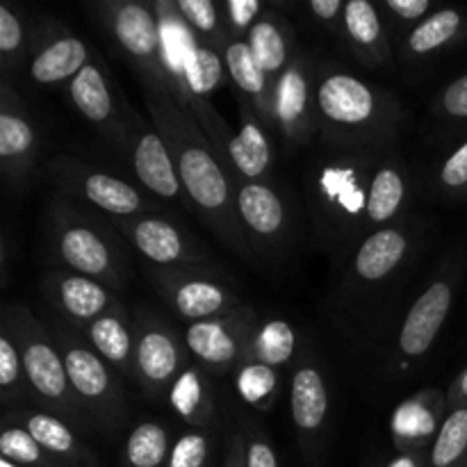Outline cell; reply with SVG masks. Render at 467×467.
Wrapping results in <instances>:
<instances>
[{
    "instance_id": "44",
    "label": "cell",
    "mask_w": 467,
    "mask_h": 467,
    "mask_svg": "<svg viewBox=\"0 0 467 467\" xmlns=\"http://www.w3.org/2000/svg\"><path fill=\"white\" fill-rule=\"evenodd\" d=\"M222 9L233 39H246L251 27L265 14L267 5L260 3V0H226V3H222Z\"/></svg>"
},
{
    "instance_id": "19",
    "label": "cell",
    "mask_w": 467,
    "mask_h": 467,
    "mask_svg": "<svg viewBox=\"0 0 467 467\" xmlns=\"http://www.w3.org/2000/svg\"><path fill=\"white\" fill-rule=\"evenodd\" d=\"M123 112L128 126V158L140 185L158 199L178 201L185 192L164 137L153 123L137 112L126 96H123Z\"/></svg>"
},
{
    "instance_id": "2",
    "label": "cell",
    "mask_w": 467,
    "mask_h": 467,
    "mask_svg": "<svg viewBox=\"0 0 467 467\" xmlns=\"http://www.w3.org/2000/svg\"><path fill=\"white\" fill-rule=\"evenodd\" d=\"M383 150L324 146L306 171L310 217L336 260H349L356 246L368 237L369 185Z\"/></svg>"
},
{
    "instance_id": "1",
    "label": "cell",
    "mask_w": 467,
    "mask_h": 467,
    "mask_svg": "<svg viewBox=\"0 0 467 467\" xmlns=\"http://www.w3.org/2000/svg\"><path fill=\"white\" fill-rule=\"evenodd\" d=\"M150 123L167 141L181 176L182 192L201 222L231 254L255 263L237 217V182L219 162L217 153L190 112L176 103L171 91L144 89Z\"/></svg>"
},
{
    "instance_id": "50",
    "label": "cell",
    "mask_w": 467,
    "mask_h": 467,
    "mask_svg": "<svg viewBox=\"0 0 467 467\" xmlns=\"http://www.w3.org/2000/svg\"><path fill=\"white\" fill-rule=\"evenodd\" d=\"M429 454L431 451H400L383 467H429Z\"/></svg>"
},
{
    "instance_id": "48",
    "label": "cell",
    "mask_w": 467,
    "mask_h": 467,
    "mask_svg": "<svg viewBox=\"0 0 467 467\" xmlns=\"http://www.w3.org/2000/svg\"><path fill=\"white\" fill-rule=\"evenodd\" d=\"M222 467H246L244 456V438H242L237 420L233 410L228 409V418L223 422V454Z\"/></svg>"
},
{
    "instance_id": "30",
    "label": "cell",
    "mask_w": 467,
    "mask_h": 467,
    "mask_svg": "<svg viewBox=\"0 0 467 467\" xmlns=\"http://www.w3.org/2000/svg\"><path fill=\"white\" fill-rule=\"evenodd\" d=\"M246 41H249L260 68H263L278 87V80H281L283 73L287 71V67L292 64L295 55L299 53L292 23L287 21L283 14H278L274 7H267L263 16L255 21V26L251 27Z\"/></svg>"
},
{
    "instance_id": "25",
    "label": "cell",
    "mask_w": 467,
    "mask_h": 467,
    "mask_svg": "<svg viewBox=\"0 0 467 467\" xmlns=\"http://www.w3.org/2000/svg\"><path fill=\"white\" fill-rule=\"evenodd\" d=\"M228 78L235 89V99L246 100L260 121L272 132L278 130L276 82L260 68L246 39H231L222 50Z\"/></svg>"
},
{
    "instance_id": "31",
    "label": "cell",
    "mask_w": 467,
    "mask_h": 467,
    "mask_svg": "<svg viewBox=\"0 0 467 467\" xmlns=\"http://www.w3.org/2000/svg\"><path fill=\"white\" fill-rule=\"evenodd\" d=\"M167 404L171 406L178 420L187 424V429H217L222 420L213 383L208 381L203 369L192 365H187L185 372L173 383Z\"/></svg>"
},
{
    "instance_id": "7",
    "label": "cell",
    "mask_w": 467,
    "mask_h": 467,
    "mask_svg": "<svg viewBox=\"0 0 467 467\" xmlns=\"http://www.w3.org/2000/svg\"><path fill=\"white\" fill-rule=\"evenodd\" d=\"M94 14L109 44L135 68L144 89L171 91V80L164 64L162 27L153 3L99 0L94 5Z\"/></svg>"
},
{
    "instance_id": "32",
    "label": "cell",
    "mask_w": 467,
    "mask_h": 467,
    "mask_svg": "<svg viewBox=\"0 0 467 467\" xmlns=\"http://www.w3.org/2000/svg\"><path fill=\"white\" fill-rule=\"evenodd\" d=\"M465 30V16L456 7H441L429 14L418 27L400 41V57L406 64H418L450 48Z\"/></svg>"
},
{
    "instance_id": "12",
    "label": "cell",
    "mask_w": 467,
    "mask_h": 467,
    "mask_svg": "<svg viewBox=\"0 0 467 467\" xmlns=\"http://www.w3.org/2000/svg\"><path fill=\"white\" fill-rule=\"evenodd\" d=\"M237 217L254 258H281L295 240V213L287 196L267 181L237 185Z\"/></svg>"
},
{
    "instance_id": "20",
    "label": "cell",
    "mask_w": 467,
    "mask_h": 467,
    "mask_svg": "<svg viewBox=\"0 0 467 467\" xmlns=\"http://www.w3.org/2000/svg\"><path fill=\"white\" fill-rule=\"evenodd\" d=\"M89 44L55 18H39L30 30L27 76L44 87L71 82L91 62Z\"/></svg>"
},
{
    "instance_id": "51",
    "label": "cell",
    "mask_w": 467,
    "mask_h": 467,
    "mask_svg": "<svg viewBox=\"0 0 467 467\" xmlns=\"http://www.w3.org/2000/svg\"><path fill=\"white\" fill-rule=\"evenodd\" d=\"M459 406H467V369L461 372L459 379L451 383L450 395H447V409L454 410L459 409ZM450 410H447V413H450Z\"/></svg>"
},
{
    "instance_id": "45",
    "label": "cell",
    "mask_w": 467,
    "mask_h": 467,
    "mask_svg": "<svg viewBox=\"0 0 467 467\" xmlns=\"http://www.w3.org/2000/svg\"><path fill=\"white\" fill-rule=\"evenodd\" d=\"M431 112L445 121H467V73L438 91Z\"/></svg>"
},
{
    "instance_id": "24",
    "label": "cell",
    "mask_w": 467,
    "mask_h": 467,
    "mask_svg": "<svg viewBox=\"0 0 467 467\" xmlns=\"http://www.w3.org/2000/svg\"><path fill=\"white\" fill-rule=\"evenodd\" d=\"M237 105H240V130L235 132L219 162L223 164V169L231 173L237 185L265 181L274 162V132L260 121L258 114L246 100L237 99Z\"/></svg>"
},
{
    "instance_id": "5",
    "label": "cell",
    "mask_w": 467,
    "mask_h": 467,
    "mask_svg": "<svg viewBox=\"0 0 467 467\" xmlns=\"http://www.w3.org/2000/svg\"><path fill=\"white\" fill-rule=\"evenodd\" d=\"M0 324L12 331L21 351L27 388L36 409L59 415L78 431H94L85 410L78 404L64 368L62 351L50 336V328L35 317L26 304H7L0 315Z\"/></svg>"
},
{
    "instance_id": "53",
    "label": "cell",
    "mask_w": 467,
    "mask_h": 467,
    "mask_svg": "<svg viewBox=\"0 0 467 467\" xmlns=\"http://www.w3.org/2000/svg\"><path fill=\"white\" fill-rule=\"evenodd\" d=\"M465 467H467V465H465Z\"/></svg>"
},
{
    "instance_id": "3",
    "label": "cell",
    "mask_w": 467,
    "mask_h": 467,
    "mask_svg": "<svg viewBox=\"0 0 467 467\" xmlns=\"http://www.w3.org/2000/svg\"><path fill=\"white\" fill-rule=\"evenodd\" d=\"M317 137L328 149H395L404 109L386 87L336 64H317Z\"/></svg>"
},
{
    "instance_id": "23",
    "label": "cell",
    "mask_w": 467,
    "mask_h": 467,
    "mask_svg": "<svg viewBox=\"0 0 467 467\" xmlns=\"http://www.w3.org/2000/svg\"><path fill=\"white\" fill-rule=\"evenodd\" d=\"M410 192H413V178H410L409 164L400 155L397 146L386 149L379 158L372 185H369L368 214H365L368 235L379 228L404 222V214L410 203Z\"/></svg>"
},
{
    "instance_id": "16",
    "label": "cell",
    "mask_w": 467,
    "mask_h": 467,
    "mask_svg": "<svg viewBox=\"0 0 467 467\" xmlns=\"http://www.w3.org/2000/svg\"><path fill=\"white\" fill-rule=\"evenodd\" d=\"M290 413L301 454L308 463H319L331 422V386L310 345L304 347L292 372Z\"/></svg>"
},
{
    "instance_id": "43",
    "label": "cell",
    "mask_w": 467,
    "mask_h": 467,
    "mask_svg": "<svg viewBox=\"0 0 467 467\" xmlns=\"http://www.w3.org/2000/svg\"><path fill=\"white\" fill-rule=\"evenodd\" d=\"M383 18L388 23V30H390V39L392 35H400V41L409 35L413 27H418L429 14L436 12L431 0H386L381 5Z\"/></svg>"
},
{
    "instance_id": "37",
    "label": "cell",
    "mask_w": 467,
    "mask_h": 467,
    "mask_svg": "<svg viewBox=\"0 0 467 467\" xmlns=\"http://www.w3.org/2000/svg\"><path fill=\"white\" fill-rule=\"evenodd\" d=\"M173 3H176L178 14L192 30V35L201 44L213 46L222 53L223 46L233 39L226 18H223L222 5L213 3V0H173Z\"/></svg>"
},
{
    "instance_id": "22",
    "label": "cell",
    "mask_w": 467,
    "mask_h": 467,
    "mask_svg": "<svg viewBox=\"0 0 467 467\" xmlns=\"http://www.w3.org/2000/svg\"><path fill=\"white\" fill-rule=\"evenodd\" d=\"M41 290L59 319L80 333L100 315L121 306L117 292L108 285L67 269H48L41 278Z\"/></svg>"
},
{
    "instance_id": "47",
    "label": "cell",
    "mask_w": 467,
    "mask_h": 467,
    "mask_svg": "<svg viewBox=\"0 0 467 467\" xmlns=\"http://www.w3.org/2000/svg\"><path fill=\"white\" fill-rule=\"evenodd\" d=\"M301 7L315 26L342 39V18H345L347 3H342V0H306Z\"/></svg>"
},
{
    "instance_id": "11",
    "label": "cell",
    "mask_w": 467,
    "mask_h": 467,
    "mask_svg": "<svg viewBox=\"0 0 467 467\" xmlns=\"http://www.w3.org/2000/svg\"><path fill=\"white\" fill-rule=\"evenodd\" d=\"M146 274L173 313L190 324L223 317L244 306L237 287L219 267H149Z\"/></svg>"
},
{
    "instance_id": "38",
    "label": "cell",
    "mask_w": 467,
    "mask_h": 467,
    "mask_svg": "<svg viewBox=\"0 0 467 467\" xmlns=\"http://www.w3.org/2000/svg\"><path fill=\"white\" fill-rule=\"evenodd\" d=\"M26 400H32L27 388L26 369H23L21 351L12 331L0 324V401L7 410L23 409Z\"/></svg>"
},
{
    "instance_id": "9",
    "label": "cell",
    "mask_w": 467,
    "mask_h": 467,
    "mask_svg": "<svg viewBox=\"0 0 467 467\" xmlns=\"http://www.w3.org/2000/svg\"><path fill=\"white\" fill-rule=\"evenodd\" d=\"M46 176L62 199L96 208L108 219L155 214L160 210L158 201L149 199L132 182L100 171L76 155L50 158L46 162Z\"/></svg>"
},
{
    "instance_id": "29",
    "label": "cell",
    "mask_w": 467,
    "mask_h": 467,
    "mask_svg": "<svg viewBox=\"0 0 467 467\" xmlns=\"http://www.w3.org/2000/svg\"><path fill=\"white\" fill-rule=\"evenodd\" d=\"M82 336L114 372L135 381V324L126 306L121 304L100 315Z\"/></svg>"
},
{
    "instance_id": "4",
    "label": "cell",
    "mask_w": 467,
    "mask_h": 467,
    "mask_svg": "<svg viewBox=\"0 0 467 467\" xmlns=\"http://www.w3.org/2000/svg\"><path fill=\"white\" fill-rule=\"evenodd\" d=\"M112 228L108 219L96 217L62 196L53 199L46 214L48 249L55 263L67 272L94 278L119 295L130 283V265Z\"/></svg>"
},
{
    "instance_id": "13",
    "label": "cell",
    "mask_w": 467,
    "mask_h": 467,
    "mask_svg": "<svg viewBox=\"0 0 467 467\" xmlns=\"http://www.w3.org/2000/svg\"><path fill=\"white\" fill-rule=\"evenodd\" d=\"M108 222L149 263V267H217L208 246L162 214L112 217Z\"/></svg>"
},
{
    "instance_id": "40",
    "label": "cell",
    "mask_w": 467,
    "mask_h": 467,
    "mask_svg": "<svg viewBox=\"0 0 467 467\" xmlns=\"http://www.w3.org/2000/svg\"><path fill=\"white\" fill-rule=\"evenodd\" d=\"M0 459H7L21 467H64L21 424L5 415L3 431H0Z\"/></svg>"
},
{
    "instance_id": "42",
    "label": "cell",
    "mask_w": 467,
    "mask_h": 467,
    "mask_svg": "<svg viewBox=\"0 0 467 467\" xmlns=\"http://www.w3.org/2000/svg\"><path fill=\"white\" fill-rule=\"evenodd\" d=\"M228 409H231L233 415H235L237 427H240L242 438H244L246 467H281L278 465L276 447H274L269 433L265 431L260 424H255L251 418L237 413L235 406H228Z\"/></svg>"
},
{
    "instance_id": "14",
    "label": "cell",
    "mask_w": 467,
    "mask_h": 467,
    "mask_svg": "<svg viewBox=\"0 0 467 467\" xmlns=\"http://www.w3.org/2000/svg\"><path fill=\"white\" fill-rule=\"evenodd\" d=\"M260 327L258 310L246 304L223 317L194 322L185 328L187 354L203 372L226 377L242 363Z\"/></svg>"
},
{
    "instance_id": "21",
    "label": "cell",
    "mask_w": 467,
    "mask_h": 467,
    "mask_svg": "<svg viewBox=\"0 0 467 467\" xmlns=\"http://www.w3.org/2000/svg\"><path fill=\"white\" fill-rule=\"evenodd\" d=\"M317 64L313 53L299 48L276 87L278 132L290 146H306L317 137Z\"/></svg>"
},
{
    "instance_id": "35",
    "label": "cell",
    "mask_w": 467,
    "mask_h": 467,
    "mask_svg": "<svg viewBox=\"0 0 467 467\" xmlns=\"http://www.w3.org/2000/svg\"><path fill=\"white\" fill-rule=\"evenodd\" d=\"M235 390L255 410H272L281 395V369L263 365L246 354L235 369Z\"/></svg>"
},
{
    "instance_id": "36",
    "label": "cell",
    "mask_w": 467,
    "mask_h": 467,
    "mask_svg": "<svg viewBox=\"0 0 467 467\" xmlns=\"http://www.w3.org/2000/svg\"><path fill=\"white\" fill-rule=\"evenodd\" d=\"M30 55V27L23 12L12 3L0 5V78L12 80Z\"/></svg>"
},
{
    "instance_id": "49",
    "label": "cell",
    "mask_w": 467,
    "mask_h": 467,
    "mask_svg": "<svg viewBox=\"0 0 467 467\" xmlns=\"http://www.w3.org/2000/svg\"><path fill=\"white\" fill-rule=\"evenodd\" d=\"M14 242L12 233L5 226L3 235H0V287L7 290L9 278H12V258H14Z\"/></svg>"
},
{
    "instance_id": "46",
    "label": "cell",
    "mask_w": 467,
    "mask_h": 467,
    "mask_svg": "<svg viewBox=\"0 0 467 467\" xmlns=\"http://www.w3.org/2000/svg\"><path fill=\"white\" fill-rule=\"evenodd\" d=\"M438 190L450 196H459L467 192V141L461 144L445 162L438 167L436 173Z\"/></svg>"
},
{
    "instance_id": "17",
    "label": "cell",
    "mask_w": 467,
    "mask_h": 467,
    "mask_svg": "<svg viewBox=\"0 0 467 467\" xmlns=\"http://www.w3.org/2000/svg\"><path fill=\"white\" fill-rule=\"evenodd\" d=\"M68 100L76 105L78 114L89 126L96 128L100 137L128 158V126L123 112V91L119 89L114 78L100 57H91V62L67 85Z\"/></svg>"
},
{
    "instance_id": "8",
    "label": "cell",
    "mask_w": 467,
    "mask_h": 467,
    "mask_svg": "<svg viewBox=\"0 0 467 467\" xmlns=\"http://www.w3.org/2000/svg\"><path fill=\"white\" fill-rule=\"evenodd\" d=\"M418 242L420 233L409 219L369 233L347 260L342 299L363 304L381 296L413 260Z\"/></svg>"
},
{
    "instance_id": "52",
    "label": "cell",
    "mask_w": 467,
    "mask_h": 467,
    "mask_svg": "<svg viewBox=\"0 0 467 467\" xmlns=\"http://www.w3.org/2000/svg\"><path fill=\"white\" fill-rule=\"evenodd\" d=\"M0 467H21V465L12 463V461H7V459H0Z\"/></svg>"
},
{
    "instance_id": "39",
    "label": "cell",
    "mask_w": 467,
    "mask_h": 467,
    "mask_svg": "<svg viewBox=\"0 0 467 467\" xmlns=\"http://www.w3.org/2000/svg\"><path fill=\"white\" fill-rule=\"evenodd\" d=\"M467 465V406L450 410L442 418L441 431L433 441L429 467H465Z\"/></svg>"
},
{
    "instance_id": "41",
    "label": "cell",
    "mask_w": 467,
    "mask_h": 467,
    "mask_svg": "<svg viewBox=\"0 0 467 467\" xmlns=\"http://www.w3.org/2000/svg\"><path fill=\"white\" fill-rule=\"evenodd\" d=\"M217 429H185L173 441L167 467H213Z\"/></svg>"
},
{
    "instance_id": "10",
    "label": "cell",
    "mask_w": 467,
    "mask_h": 467,
    "mask_svg": "<svg viewBox=\"0 0 467 467\" xmlns=\"http://www.w3.org/2000/svg\"><path fill=\"white\" fill-rule=\"evenodd\" d=\"M456 274L459 272L450 267L436 272V276L424 285L418 299L410 304L409 313L397 331L395 345H392L390 369L397 379L410 377L436 345L451 313V306H454Z\"/></svg>"
},
{
    "instance_id": "15",
    "label": "cell",
    "mask_w": 467,
    "mask_h": 467,
    "mask_svg": "<svg viewBox=\"0 0 467 467\" xmlns=\"http://www.w3.org/2000/svg\"><path fill=\"white\" fill-rule=\"evenodd\" d=\"M135 324V383L150 401L167 400L173 383L187 369V347L178 333L153 313L140 310Z\"/></svg>"
},
{
    "instance_id": "28",
    "label": "cell",
    "mask_w": 467,
    "mask_h": 467,
    "mask_svg": "<svg viewBox=\"0 0 467 467\" xmlns=\"http://www.w3.org/2000/svg\"><path fill=\"white\" fill-rule=\"evenodd\" d=\"M447 409V400L441 392L422 390L397 406L390 422L392 442L400 451H431L433 441L441 431V413Z\"/></svg>"
},
{
    "instance_id": "27",
    "label": "cell",
    "mask_w": 467,
    "mask_h": 467,
    "mask_svg": "<svg viewBox=\"0 0 467 467\" xmlns=\"http://www.w3.org/2000/svg\"><path fill=\"white\" fill-rule=\"evenodd\" d=\"M342 41L363 67L386 68L392 64V39L381 5L349 0L342 18Z\"/></svg>"
},
{
    "instance_id": "18",
    "label": "cell",
    "mask_w": 467,
    "mask_h": 467,
    "mask_svg": "<svg viewBox=\"0 0 467 467\" xmlns=\"http://www.w3.org/2000/svg\"><path fill=\"white\" fill-rule=\"evenodd\" d=\"M39 158V132L12 80L0 78V171L9 190L30 185Z\"/></svg>"
},
{
    "instance_id": "6",
    "label": "cell",
    "mask_w": 467,
    "mask_h": 467,
    "mask_svg": "<svg viewBox=\"0 0 467 467\" xmlns=\"http://www.w3.org/2000/svg\"><path fill=\"white\" fill-rule=\"evenodd\" d=\"M50 336L62 351L64 368L78 404L85 410L91 429L114 441L128 422V400L117 372L96 354L87 337L67 322L50 324Z\"/></svg>"
},
{
    "instance_id": "33",
    "label": "cell",
    "mask_w": 467,
    "mask_h": 467,
    "mask_svg": "<svg viewBox=\"0 0 467 467\" xmlns=\"http://www.w3.org/2000/svg\"><path fill=\"white\" fill-rule=\"evenodd\" d=\"M173 441L176 438H171L167 424L150 418L141 420L123 441L119 467H167Z\"/></svg>"
},
{
    "instance_id": "26",
    "label": "cell",
    "mask_w": 467,
    "mask_h": 467,
    "mask_svg": "<svg viewBox=\"0 0 467 467\" xmlns=\"http://www.w3.org/2000/svg\"><path fill=\"white\" fill-rule=\"evenodd\" d=\"M5 418L14 420L21 424L55 461H59L64 467H99V459L94 451L82 442L80 431L59 415L48 413L44 409H23L7 410Z\"/></svg>"
},
{
    "instance_id": "34",
    "label": "cell",
    "mask_w": 467,
    "mask_h": 467,
    "mask_svg": "<svg viewBox=\"0 0 467 467\" xmlns=\"http://www.w3.org/2000/svg\"><path fill=\"white\" fill-rule=\"evenodd\" d=\"M299 337H296L295 327H292L287 319H269L260 327V331L255 333L254 342H251L249 351L246 354L254 356L255 360H260L263 365H269L274 369H283L287 365L296 363L301 356Z\"/></svg>"
}]
</instances>
